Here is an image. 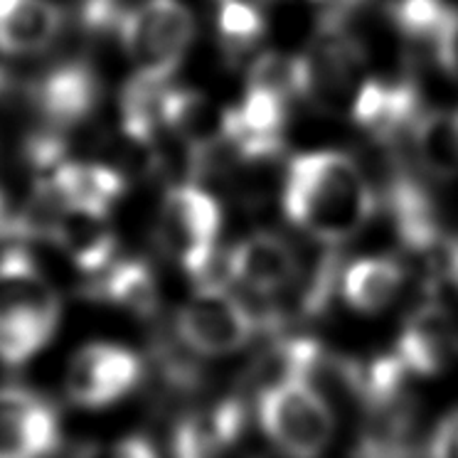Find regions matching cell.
<instances>
[{
  "instance_id": "cell-11",
  "label": "cell",
  "mask_w": 458,
  "mask_h": 458,
  "mask_svg": "<svg viewBox=\"0 0 458 458\" xmlns=\"http://www.w3.org/2000/svg\"><path fill=\"white\" fill-rule=\"evenodd\" d=\"M229 279L259 296L289 289L299 279V259L289 242L276 234H254L227 254Z\"/></svg>"
},
{
  "instance_id": "cell-1",
  "label": "cell",
  "mask_w": 458,
  "mask_h": 458,
  "mask_svg": "<svg viewBox=\"0 0 458 458\" xmlns=\"http://www.w3.org/2000/svg\"><path fill=\"white\" fill-rule=\"evenodd\" d=\"M284 208L293 225L326 244L352 240L375 212V195L355 160L313 150L291 160Z\"/></svg>"
},
{
  "instance_id": "cell-14",
  "label": "cell",
  "mask_w": 458,
  "mask_h": 458,
  "mask_svg": "<svg viewBox=\"0 0 458 458\" xmlns=\"http://www.w3.org/2000/svg\"><path fill=\"white\" fill-rule=\"evenodd\" d=\"M64 13L52 0H0V52L35 55L57 40Z\"/></svg>"
},
{
  "instance_id": "cell-25",
  "label": "cell",
  "mask_w": 458,
  "mask_h": 458,
  "mask_svg": "<svg viewBox=\"0 0 458 458\" xmlns=\"http://www.w3.org/2000/svg\"><path fill=\"white\" fill-rule=\"evenodd\" d=\"M448 13L451 11L441 0H402L397 5V22L411 38H427L434 42Z\"/></svg>"
},
{
  "instance_id": "cell-22",
  "label": "cell",
  "mask_w": 458,
  "mask_h": 458,
  "mask_svg": "<svg viewBox=\"0 0 458 458\" xmlns=\"http://www.w3.org/2000/svg\"><path fill=\"white\" fill-rule=\"evenodd\" d=\"M394 212H397L399 232L414 250L428 251L438 242V229L427 199L411 185H399L394 192Z\"/></svg>"
},
{
  "instance_id": "cell-2",
  "label": "cell",
  "mask_w": 458,
  "mask_h": 458,
  "mask_svg": "<svg viewBox=\"0 0 458 458\" xmlns=\"http://www.w3.org/2000/svg\"><path fill=\"white\" fill-rule=\"evenodd\" d=\"M62 306L45 284L30 251L11 244L0 251V362L21 368L55 335Z\"/></svg>"
},
{
  "instance_id": "cell-28",
  "label": "cell",
  "mask_w": 458,
  "mask_h": 458,
  "mask_svg": "<svg viewBox=\"0 0 458 458\" xmlns=\"http://www.w3.org/2000/svg\"><path fill=\"white\" fill-rule=\"evenodd\" d=\"M111 458H163L156 444L146 437H126L111 448Z\"/></svg>"
},
{
  "instance_id": "cell-29",
  "label": "cell",
  "mask_w": 458,
  "mask_h": 458,
  "mask_svg": "<svg viewBox=\"0 0 458 458\" xmlns=\"http://www.w3.org/2000/svg\"><path fill=\"white\" fill-rule=\"evenodd\" d=\"M8 215V205H5V195H3V190H0V219Z\"/></svg>"
},
{
  "instance_id": "cell-23",
  "label": "cell",
  "mask_w": 458,
  "mask_h": 458,
  "mask_svg": "<svg viewBox=\"0 0 458 458\" xmlns=\"http://www.w3.org/2000/svg\"><path fill=\"white\" fill-rule=\"evenodd\" d=\"M250 87L269 89L279 97L303 94L306 91V62L303 57H284L276 52H267L254 62Z\"/></svg>"
},
{
  "instance_id": "cell-21",
  "label": "cell",
  "mask_w": 458,
  "mask_h": 458,
  "mask_svg": "<svg viewBox=\"0 0 458 458\" xmlns=\"http://www.w3.org/2000/svg\"><path fill=\"white\" fill-rule=\"evenodd\" d=\"M417 153L438 178L458 175V109L434 111L417 123Z\"/></svg>"
},
{
  "instance_id": "cell-3",
  "label": "cell",
  "mask_w": 458,
  "mask_h": 458,
  "mask_svg": "<svg viewBox=\"0 0 458 458\" xmlns=\"http://www.w3.org/2000/svg\"><path fill=\"white\" fill-rule=\"evenodd\" d=\"M257 419L264 437L286 458H320L335 437L328 397L309 379L276 377L264 385Z\"/></svg>"
},
{
  "instance_id": "cell-18",
  "label": "cell",
  "mask_w": 458,
  "mask_h": 458,
  "mask_svg": "<svg viewBox=\"0 0 458 458\" xmlns=\"http://www.w3.org/2000/svg\"><path fill=\"white\" fill-rule=\"evenodd\" d=\"M404 281L399 261L369 257L355 261L343 279V296L360 313H379L397 299Z\"/></svg>"
},
{
  "instance_id": "cell-27",
  "label": "cell",
  "mask_w": 458,
  "mask_h": 458,
  "mask_svg": "<svg viewBox=\"0 0 458 458\" xmlns=\"http://www.w3.org/2000/svg\"><path fill=\"white\" fill-rule=\"evenodd\" d=\"M434 45H437L441 64H444L454 77H458V13H448L446 21L441 25V30H438L437 40H434Z\"/></svg>"
},
{
  "instance_id": "cell-19",
  "label": "cell",
  "mask_w": 458,
  "mask_h": 458,
  "mask_svg": "<svg viewBox=\"0 0 458 458\" xmlns=\"http://www.w3.org/2000/svg\"><path fill=\"white\" fill-rule=\"evenodd\" d=\"M417 109V97L407 87H387L379 81L362 84L352 99V119L377 136H389L407 123Z\"/></svg>"
},
{
  "instance_id": "cell-10",
  "label": "cell",
  "mask_w": 458,
  "mask_h": 458,
  "mask_svg": "<svg viewBox=\"0 0 458 458\" xmlns=\"http://www.w3.org/2000/svg\"><path fill=\"white\" fill-rule=\"evenodd\" d=\"M399 360L409 375L431 377L444 372L451 360L458 355V326L446 309L428 303L414 310L399 335Z\"/></svg>"
},
{
  "instance_id": "cell-15",
  "label": "cell",
  "mask_w": 458,
  "mask_h": 458,
  "mask_svg": "<svg viewBox=\"0 0 458 458\" xmlns=\"http://www.w3.org/2000/svg\"><path fill=\"white\" fill-rule=\"evenodd\" d=\"M45 182L64 208H81L104 215H109V209L123 198L126 190V180L119 170L77 160H64L50 178H45Z\"/></svg>"
},
{
  "instance_id": "cell-12",
  "label": "cell",
  "mask_w": 458,
  "mask_h": 458,
  "mask_svg": "<svg viewBox=\"0 0 458 458\" xmlns=\"http://www.w3.org/2000/svg\"><path fill=\"white\" fill-rule=\"evenodd\" d=\"M50 240L87 276L114 261V251H116V234L111 232L106 215L81 208L60 205L52 219Z\"/></svg>"
},
{
  "instance_id": "cell-6",
  "label": "cell",
  "mask_w": 458,
  "mask_h": 458,
  "mask_svg": "<svg viewBox=\"0 0 458 458\" xmlns=\"http://www.w3.org/2000/svg\"><path fill=\"white\" fill-rule=\"evenodd\" d=\"M175 333L192 355L227 358L250 345L257 335V318L225 286H198L178 310Z\"/></svg>"
},
{
  "instance_id": "cell-9",
  "label": "cell",
  "mask_w": 458,
  "mask_h": 458,
  "mask_svg": "<svg viewBox=\"0 0 458 458\" xmlns=\"http://www.w3.org/2000/svg\"><path fill=\"white\" fill-rule=\"evenodd\" d=\"M30 99L50 129L64 131L97 109L101 81L87 62H64L32 81Z\"/></svg>"
},
{
  "instance_id": "cell-24",
  "label": "cell",
  "mask_w": 458,
  "mask_h": 458,
  "mask_svg": "<svg viewBox=\"0 0 458 458\" xmlns=\"http://www.w3.org/2000/svg\"><path fill=\"white\" fill-rule=\"evenodd\" d=\"M219 35L227 42H251L264 32V18L250 0H225L219 8Z\"/></svg>"
},
{
  "instance_id": "cell-17",
  "label": "cell",
  "mask_w": 458,
  "mask_h": 458,
  "mask_svg": "<svg viewBox=\"0 0 458 458\" xmlns=\"http://www.w3.org/2000/svg\"><path fill=\"white\" fill-rule=\"evenodd\" d=\"M84 293L94 301H104L111 306L133 310L139 316H148L158 306L156 276L146 261L114 259L97 274H91Z\"/></svg>"
},
{
  "instance_id": "cell-5",
  "label": "cell",
  "mask_w": 458,
  "mask_h": 458,
  "mask_svg": "<svg viewBox=\"0 0 458 458\" xmlns=\"http://www.w3.org/2000/svg\"><path fill=\"white\" fill-rule=\"evenodd\" d=\"M133 74L168 81L195 38L192 13L180 0H140L119 28Z\"/></svg>"
},
{
  "instance_id": "cell-13",
  "label": "cell",
  "mask_w": 458,
  "mask_h": 458,
  "mask_svg": "<svg viewBox=\"0 0 458 458\" xmlns=\"http://www.w3.org/2000/svg\"><path fill=\"white\" fill-rule=\"evenodd\" d=\"M286 99L269 89L250 87L242 106L227 111L225 139L247 158L274 156L281 148Z\"/></svg>"
},
{
  "instance_id": "cell-8",
  "label": "cell",
  "mask_w": 458,
  "mask_h": 458,
  "mask_svg": "<svg viewBox=\"0 0 458 458\" xmlns=\"http://www.w3.org/2000/svg\"><path fill=\"white\" fill-rule=\"evenodd\" d=\"M60 448V417L25 387H0V458H50Z\"/></svg>"
},
{
  "instance_id": "cell-16",
  "label": "cell",
  "mask_w": 458,
  "mask_h": 458,
  "mask_svg": "<svg viewBox=\"0 0 458 458\" xmlns=\"http://www.w3.org/2000/svg\"><path fill=\"white\" fill-rule=\"evenodd\" d=\"M163 126H168L192 150V156H208L222 140H227V111L217 109L199 91L168 87L163 104Z\"/></svg>"
},
{
  "instance_id": "cell-4",
  "label": "cell",
  "mask_w": 458,
  "mask_h": 458,
  "mask_svg": "<svg viewBox=\"0 0 458 458\" xmlns=\"http://www.w3.org/2000/svg\"><path fill=\"white\" fill-rule=\"evenodd\" d=\"M222 209L217 199L195 185H178L160 208V240L198 286H225L227 257H217Z\"/></svg>"
},
{
  "instance_id": "cell-7",
  "label": "cell",
  "mask_w": 458,
  "mask_h": 458,
  "mask_svg": "<svg viewBox=\"0 0 458 458\" xmlns=\"http://www.w3.org/2000/svg\"><path fill=\"white\" fill-rule=\"evenodd\" d=\"M140 379L143 362L133 350L116 343H91L72 358L64 389L77 407L106 409L129 397Z\"/></svg>"
},
{
  "instance_id": "cell-20",
  "label": "cell",
  "mask_w": 458,
  "mask_h": 458,
  "mask_svg": "<svg viewBox=\"0 0 458 458\" xmlns=\"http://www.w3.org/2000/svg\"><path fill=\"white\" fill-rule=\"evenodd\" d=\"M168 84L133 77L121 94V129L136 146H150L163 126Z\"/></svg>"
},
{
  "instance_id": "cell-26",
  "label": "cell",
  "mask_w": 458,
  "mask_h": 458,
  "mask_svg": "<svg viewBox=\"0 0 458 458\" xmlns=\"http://www.w3.org/2000/svg\"><path fill=\"white\" fill-rule=\"evenodd\" d=\"M428 458H458V409L451 411L428 438Z\"/></svg>"
}]
</instances>
